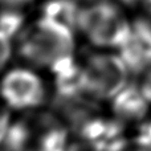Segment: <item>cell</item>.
<instances>
[{"mask_svg":"<svg viewBox=\"0 0 151 151\" xmlns=\"http://www.w3.org/2000/svg\"><path fill=\"white\" fill-rule=\"evenodd\" d=\"M123 151H151V145L142 143L139 141H134V143H129Z\"/></svg>","mask_w":151,"mask_h":151,"instance_id":"obj_14","label":"cell"},{"mask_svg":"<svg viewBox=\"0 0 151 151\" xmlns=\"http://www.w3.org/2000/svg\"><path fill=\"white\" fill-rule=\"evenodd\" d=\"M80 1H85V3H88V1H91V0H80Z\"/></svg>","mask_w":151,"mask_h":151,"instance_id":"obj_16","label":"cell"},{"mask_svg":"<svg viewBox=\"0 0 151 151\" xmlns=\"http://www.w3.org/2000/svg\"><path fill=\"white\" fill-rule=\"evenodd\" d=\"M138 85L141 88L142 93L145 94V97L149 99V102L151 104V69L142 74V80Z\"/></svg>","mask_w":151,"mask_h":151,"instance_id":"obj_13","label":"cell"},{"mask_svg":"<svg viewBox=\"0 0 151 151\" xmlns=\"http://www.w3.org/2000/svg\"><path fill=\"white\" fill-rule=\"evenodd\" d=\"M81 7L80 0H45L40 8V16L77 32Z\"/></svg>","mask_w":151,"mask_h":151,"instance_id":"obj_7","label":"cell"},{"mask_svg":"<svg viewBox=\"0 0 151 151\" xmlns=\"http://www.w3.org/2000/svg\"><path fill=\"white\" fill-rule=\"evenodd\" d=\"M74 33L68 27L40 16L17 36V55L29 65L53 73L76 58Z\"/></svg>","mask_w":151,"mask_h":151,"instance_id":"obj_1","label":"cell"},{"mask_svg":"<svg viewBox=\"0 0 151 151\" xmlns=\"http://www.w3.org/2000/svg\"><path fill=\"white\" fill-rule=\"evenodd\" d=\"M115 1L119 3L123 8H134V9H137L143 0H115Z\"/></svg>","mask_w":151,"mask_h":151,"instance_id":"obj_15","label":"cell"},{"mask_svg":"<svg viewBox=\"0 0 151 151\" xmlns=\"http://www.w3.org/2000/svg\"><path fill=\"white\" fill-rule=\"evenodd\" d=\"M138 13L134 19L142 23L149 31H151V0H143L138 8Z\"/></svg>","mask_w":151,"mask_h":151,"instance_id":"obj_9","label":"cell"},{"mask_svg":"<svg viewBox=\"0 0 151 151\" xmlns=\"http://www.w3.org/2000/svg\"><path fill=\"white\" fill-rule=\"evenodd\" d=\"M150 105L139 85L129 83L113 98V111L122 122H135L146 118Z\"/></svg>","mask_w":151,"mask_h":151,"instance_id":"obj_6","label":"cell"},{"mask_svg":"<svg viewBox=\"0 0 151 151\" xmlns=\"http://www.w3.org/2000/svg\"><path fill=\"white\" fill-rule=\"evenodd\" d=\"M130 31L131 21L115 0H91L81 7L77 32L97 49L118 50Z\"/></svg>","mask_w":151,"mask_h":151,"instance_id":"obj_2","label":"cell"},{"mask_svg":"<svg viewBox=\"0 0 151 151\" xmlns=\"http://www.w3.org/2000/svg\"><path fill=\"white\" fill-rule=\"evenodd\" d=\"M117 52L131 74L146 73L151 69V31L133 19L130 35Z\"/></svg>","mask_w":151,"mask_h":151,"instance_id":"obj_5","label":"cell"},{"mask_svg":"<svg viewBox=\"0 0 151 151\" xmlns=\"http://www.w3.org/2000/svg\"><path fill=\"white\" fill-rule=\"evenodd\" d=\"M11 41L12 40L0 33V72L4 69V66L8 64L12 56V42Z\"/></svg>","mask_w":151,"mask_h":151,"instance_id":"obj_10","label":"cell"},{"mask_svg":"<svg viewBox=\"0 0 151 151\" xmlns=\"http://www.w3.org/2000/svg\"><path fill=\"white\" fill-rule=\"evenodd\" d=\"M0 96L12 109H33L44 104L47 91L42 80L28 68L7 72L0 82Z\"/></svg>","mask_w":151,"mask_h":151,"instance_id":"obj_4","label":"cell"},{"mask_svg":"<svg viewBox=\"0 0 151 151\" xmlns=\"http://www.w3.org/2000/svg\"><path fill=\"white\" fill-rule=\"evenodd\" d=\"M25 25V12L0 8V33L5 37L16 40Z\"/></svg>","mask_w":151,"mask_h":151,"instance_id":"obj_8","label":"cell"},{"mask_svg":"<svg viewBox=\"0 0 151 151\" xmlns=\"http://www.w3.org/2000/svg\"><path fill=\"white\" fill-rule=\"evenodd\" d=\"M33 1L35 0H0V8L27 12V9L33 4Z\"/></svg>","mask_w":151,"mask_h":151,"instance_id":"obj_11","label":"cell"},{"mask_svg":"<svg viewBox=\"0 0 151 151\" xmlns=\"http://www.w3.org/2000/svg\"><path fill=\"white\" fill-rule=\"evenodd\" d=\"M80 63L86 94L96 101L113 99L129 85V76L131 73L118 52L89 50Z\"/></svg>","mask_w":151,"mask_h":151,"instance_id":"obj_3","label":"cell"},{"mask_svg":"<svg viewBox=\"0 0 151 151\" xmlns=\"http://www.w3.org/2000/svg\"><path fill=\"white\" fill-rule=\"evenodd\" d=\"M137 141L142 142V143L151 145V119L143 121L138 129V135H137Z\"/></svg>","mask_w":151,"mask_h":151,"instance_id":"obj_12","label":"cell"}]
</instances>
